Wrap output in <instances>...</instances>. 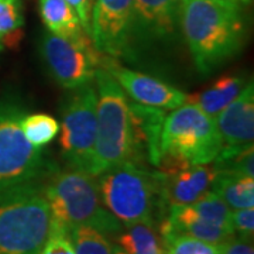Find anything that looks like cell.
Wrapping results in <instances>:
<instances>
[{"mask_svg": "<svg viewBox=\"0 0 254 254\" xmlns=\"http://www.w3.org/2000/svg\"><path fill=\"white\" fill-rule=\"evenodd\" d=\"M178 24L202 75H210L245 46L246 27L240 10L213 0H180Z\"/></svg>", "mask_w": 254, "mask_h": 254, "instance_id": "6da1fadb", "label": "cell"}, {"mask_svg": "<svg viewBox=\"0 0 254 254\" xmlns=\"http://www.w3.org/2000/svg\"><path fill=\"white\" fill-rule=\"evenodd\" d=\"M50 208V222L65 229L91 226L106 236L123 229L118 219L105 208L95 175L81 170L53 171L43 187Z\"/></svg>", "mask_w": 254, "mask_h": 254, "instance_id": "7a4b0ae2", "label": "cell"}, {"mask_svg": "<svg viewBox=\"0 0 254 254\" xmlns=\"http://www.w3.org/2000/svg\"><path fill=\"white\" fill-rule=\"evenodd\" d=\"M215 119L187 102L164 119L160 138V171L182 165L210 164L222 151Z\"/></svg>", "mask_w": 254, "mask_h": 254, "instance_id": "3957f363", "label": "cell"}, {"mask_svg": "<svg viewBox=\"0 0 254 254\" xmlns=\"http://www.w3.org/2000/svg\"><path fill=\"white\" fill-rule=\"evenodd\" d=\"M102 61V60H100ZM96 81V143L92 175L133 160V136L128 96L100 63Z\"/></svg>", "mask_w": 254, "mask_h": 254, "instance_id": "277c9868", "label": "cell"}, {"mask_svg": "<svg viewBox=\"0 0 254 254\" xmlns=\"http://www.w3.org/2000/svg\"><path fill=\"white\" fill-rule=\"evenodd\" d=\"M50 233V208L38 182L0 190V254H40Z\"/></svg>", "mask_w": 254, "mask_h": 254, "instance_id": "5b68a950", "label": "cell"}, {"mask_svg": "<svg viewBox=\"0 0 254 254\" xmlns=\"http://www.w3.org/2000/svg\"><path fill=\"white\" fill-rule=\"evenodd\" d=\"M105 208L123 227L154 223L160 208L158 175L131 161L118 164L96 175Z\"/></svg>", "mask_w": 254, "mask_h": 254, "instance_id": "8992f818", "label": "cell"}, {"mask_svg": "<svg viewBox=\"0 0 254 254\" xmlns=\"http://www.w3.org/2000/svg\"><path fill=\"white\" fill-rule=\"evenodd\" d=\"M27 112L18 100L0 103V190L38 182L54 168L44 160L41 147H36L23 134L21 119Z\"/></svg>", "mask_w": 254, "mask_h": 254, "instance_id": "52a82bcc", "label": "cell"}, {"mask_svg": "<svg viewBox=\"0 0 254 254\" xmlns=\"http://www.w3.org/2000/svg\"><path fill=\"white\" fill-rule=\"evenodd\" d=\"M96 88L83 85L68 99L60 125V150L68 168L92 174L96 143Z\"/></svg>", "mask_w": 254, "mask_h": 254, "instance_id": "ba28073f", "label": "cell"}, {"mask_svg": "<svg viewBox=\"0 0 254 254\" xmlns=\"http://www.w3.org/2000/svg\"><path fill=\"white\" fill-rule=\"evenodd\" d=\"M40 51L54 81L65 89H78L95 81L103 54L93 47L91 37L73 40L47 33Z\"/></svg>", "mask_w": 254, "mask_h": 254, "instance_id": "9c48e42d", "label": "cell"}, {"mask_svg": "<svg viewBox=\"0 0 254 254\" xmlns=\"http://www.w3.org/2000/svg\"><path fill=\"white\" fill-rule=\"evenodd\" d=\"M134 0H96L91 13L93 47L100 54L122 58L133 51Z\"/></svg>", "mask_w": 254, "mask_h": 254, "instance_id": "30bf717a", "label": "cell"}, {"mask_svg": "<svg viewBox=\"0 0 254 254\" xmlns=\"http://www.w3.org/2000/svg\"><path fill=\"white\" fill-rule=\"evenodd\" d=\"M100 63L109 69L127 96L136 103L157 109L174 110L188 102V95L181 89L154 76L125 68L116 58L103 55Z\"/></svg>", "mask_w": 254, "mask_h": 254, "instance_id": "8fae6325", "label": "cell"}, {"mask_svg": "<svg viewBox=\"0 0 254 254\" xmlns=\"http://www.w3.org/2000/svg\"><path fill=\"white\" fill-rule=\"evenodd\" d=\"M160 206L168 210L193 203L212 190L218 171L213 164L182 165L168 171H157Z\"/></svg>", "mask_w": 254, "mask_h": 254, "instance_id": "7c38bea8", "label": "cell"}, {"mask_svg": "<svg viewBox=\"0 0 254 254\" xmlns=\"http://www.w3.org/2000/svg\"><path fill=\"white\" fill-rule=\"evenodd\" d=\"M222 148H242L254 141V85L247 83L242 92L215 118Z\"/></svg>", "mask_w": 254, "mask_h": 254, "instance_id": "4fadbf2b", "label": "cell"}, {"mask_svg": "<svg viewBox=\"0 0 254 254\" xmlns=\"http://www.w3.org/2000/svg\"><path fill=\"white\" fill-rule=\"evenodd\" d=\"M180 0H134L133 41L158 43L171 40L178 23Z\"/></svg>", "mask_w": 254, "mask_h": 254, "instance_id": "5bb4252c", "label": "cell"}, {"mask_svg": "<svg viewBox=\"0 0 254 254\" xmlns=\"http://www.w3.org/2000/svg\"><path fill=\"white\" fill-rule=\"evenodd\" d=\"M131 136H133V160L131 163L145 167V163L158 167L160 163V138L165 112L150 108L136 102H130Z\"/></svg>", "mask_w": 254, "mask_h": 254, "instance_id": "9a60e30c", "label": "cell"}, {"mask_svg": "<svg viewBox=\"0 0 254 254\" xmlns=\"http://www.w3.org/2000/svg\"><path fill=\"white\" fill-rule=\"evenodd\" d=\"M38 9L43 23L51 34L73 40H83L89 37L82 27L81 20L72 6L65 0H40Z\"/></svg>", "mask_w": 254, "mask_h": 254, "instance_id": "2e32d148", "label": "cell"}, {"mask_svg": "<svg viewBox=\"0 0 254 254\" xmlns=\"http://www.w3.org/2000/svg\"><path fill=\"white\" fill-rule=\"evenodd\" d=\"M243 89V78L237 75H222L206 89L190 96L188 102L195 103L209 116L215 119Z\"/></svg>", "mask_w": 254, "mask_h": 254, "instance_id": "e0dca14e", "label": "cell"}, {"mask_svg": "<svg viewBox=\"0 0 254 254\" xmlns=\"http://www.w3.org/2000/svg\"><path fill=\"white\" fill-rule=\"evenodd\" d=\"M232 210L254 208V177L218 173L212 190Z\"/></svg>", "mask_w": 254, "mask_h": 254, "instance_id": "ac0fdd59", "label": "cell"}, {"mask_svg": "<svg viewBox=\"0 0 254 254\" xmlns=\"http://www.w3.org/2000/svg\"><path fill=\"white\" fill-rule=\"evenodd\" d=\"M116 245L126 254H164L161 236L154 223H136L123 227L118 233Z\"/></svg>", "mask_w": 254, "mask_h": 254, "instance_id": "d6986e66", "label": "cell"}, {"mask_svg": "<svg viewBox=\"0 0 254 254\" xmlns=\"http://www.w3.org/2000/svg\"><path fill=\"white\" fill-rule=\"evenodd\" d=\"M164 254H223L222 245L205 242L170 227L160 226Z\"/></svg>", "mask_w": 254, "mask_h": 254, "instance_id": "ffe728a7", "label": "cell"}, {"mask_svg": "<svg viewBox=\"0 0 254 254\" xmlns=\"http://www.w3.org/2000/svg\"><path fill=\"white\" fill-rule=\"evenodd\" d=\"M21 130L28 143L43 148L58 136L60 123L47 113H26L21 119Z\"/></svg>", "mask_w": 254, "mask_h": 254, "instance_id": "44dd1931", "label": "cell"}, {"mask_svg": "<svg viewBox=\"0 0 254 254\" xmlns=\"http://www.w3.org/2000/svg\"><path fill=\"white\" fill-rule=\"evenodd\" d=\"M212 164L218 173L254 177L253 144L242 148H222Z\"/></svg>", "mask_w": 254, "mask_h": 254, "instance_id": "7402d4cb", "label": "cell"}, {"mask_svg": "<svg viewBox=\"0 0 254 254\" xmlns=\"http://www.w3.org/2000/svg\"><path fill=\"white\" fill-rule=\"evenodd\" d=\"M24 17L20 0H0V50L21 38Z\"/></svg>", "mask_w": 254, "mask_h": 254, "instance_id": "603a6c76", "label": "cell"}, {"mask_svg": "<svg viewBox=\"0 0 254 254\" xmlns=\"http://www.w3.org/2000/svg\"><path fill=\"white\" fill-rule=\"evenodd\" d=\"M76 254H113L109 237L91 226H73L69 230Z\"/></svg>", "mask_w": 254, "mask_h": 254, "instance_id": "cb8c5ba5", "label": "cell"}, {"mask_svg": "<svg viewBox=\"0 0 254 254\" xmlns=\"http://www.w3.org/2000/svg\"><path fill=\"white\" fill-rule=\"evenodd\" d=\"M40 254H76L68 229L50 222V233Z\"/></svg>", "mask_w": 254, "mask_h": 254, "instance_id": "d4e9b609", "label": "cell"}, {"mask_svg": "<svg viewBox=\"0 0 254 254\" xmlns=\"http://www.w3.org/2000/svg\"><path fill=\"white\" fill-rule=\"evenodd\" d=\"M232 227L235 235L245 239H253L254 235V208L232 210Z\"/></svg>", "mask_w": 254, "mask_h": 254, "instance_id": "484cf974", "label": "cell"}, {"mask_svg": "<svg viewBox=\"0 0 254 254\" xmlns=\"http://www.w3.org/2000/svg\"><path fill=\"white\" fill-rule=\"evenodd\" d=\"M223 254H254L253 239L245 237H230L222 245Z\"/></svg>", "mask_w": 254, "mask_h": 254, "instance_id": "4316f807", "label": "cell"}, {"mask_svg": "<svg viewBox=\"0 0 254 254\" xmlns=\"http://www.w3.org/2000/svg\"><path fill=\"white\" fill-rule=\"evenodd\" d=\"M68 4L72 6L75 13L78 14V17L81 20L82 27L85 28V31L89 34L91 31V13H92V0H65ZM91 37V36H89Z\"/></svg>", "mask_w": 254, "mask_h": 254, "instance_id": "83f0119b", "label": "cell"}, {"mask_svg": "<svg viewBox=\"0 0 254 254\" xmlns=\"http://www.w3.org/2000/svg\"><path fill=\"white\" fill-rule=\"evenodd\" d=\"M213 1H218L220 4L226 6L229 9H235V10H240V1L239 0H213Z\"/></svg>", "mask_w": 254, "mask_h": 254, "instance_id": "f1b7e54d", "label": "cell"}, {"mask_svg": "<svg viewBox=\"0 0 254 254\" xmlns=\"http://www.w3.org/2000/svg\"><path fill=\"white\" fill-rule=\"evenodd\" d=\"M113 254H126V253L123 252V249H122L120 246L115 243V245H113Z\"/></svg>", "mask_w": 254, "mask_h": 254, "instance_id": "f546056e", "label": "cell"}]
</instances>
